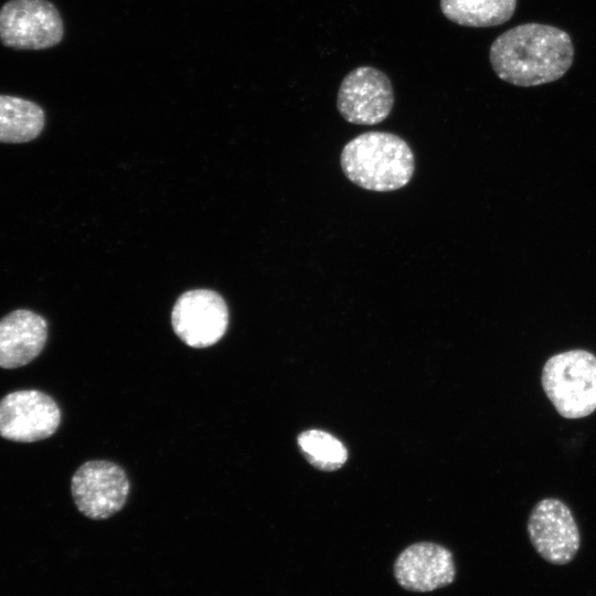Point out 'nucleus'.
Instances as JSON below:
<instances>
[{"label": "nucleus", "mask_w": 596, "mask_h": 596, "mask_svg": "<svg viewBox=\"0 0 596 596\" xmlns=\"http://www.w3.org/2000/svg\"><path fill=\"white\" fill-rule=\"evenodd\" d=\"M64 35L60 12L49 0H9L0 9V41L14 50H44Z\"/></svg>", "instance_id": "nucleus-4"}, {"label": "nucleus", "mask_w": 596, "mask_h": 596, "mask_svg": "<svg viewBox=\"0 0 596 596\" xmlns=\"http://www.w3.org/2000/svg\"><path fill=\"white\" fill-rule=\"evenodd\" d=\"M394 576L401 587L412 592H432L447 586L456 576L453 554L436 543H414L395 560Z\"/></svg>", "instance_id": "nucleus-10"}, {"label": "nucleus", "mask_w": 596, "mask_h": 596, "mask_svg": "<svg viewBox=\"0 0 596 596\" xmlns=\"http://www.w3.org/2000/svg\"><path fill=\"white\" fill-rule=\"evenodd\" d=\"M47 340V322L34 311L17 309L0 319V368L17 369L33 361Z\"/></svg>", "instance_id": "nucleus-11"}, {"label": "nucleus", "mask_w": 596, "mask_h": 596, "mask_svg": "<svg viewBox=\"0 0 596 596\" xmlns=\"http://www.w3.org/2000/svg\"><path fill=\"white\" fill-rule=\"evenodd\" d=\"M344 175L369 191L390 192L404 188L415 171L408 143L387 131H366L349 140L340 155Z\"/></svg>", "instance_id": "nucleus-2"}, {"label": "nucleus", "mask_w": 596, "mask_h": 596, "mask_svg": "<svg viewBox=\"0 0 596 596\" xmlns=\"http://www.w3.org/2000/svg\"><path fill=\"white\" fill-rule=\"evenodd\" d=\"M541 382L562 417L582 418L596 409V355L592 352L575 349L551 356Z\"/></svg>", "instance_id": "nucleus-3"}, {"label": "nucleus", "mask_w": 596, "mask_h": 596, "mask_svg": "<svg viewBox=\"0 0 596 596\" xmlns=\"http://www.w3.org/2000/svg\"><path fill=\"white\" fill-rule=\"evenodd\" d=\"M393 105L394 91L389 76L373 66L352 70L338 89V111L350 124H380L389 117Z\"/></svg>", "instance_id": "nucleus-6"}, {"label": "nucleus", "mask_w": 596, "mask_h": 596, "mask_svg": "<svg viewBox=\"0 0 596 596\" xmlns=\"http://www.w3.org/2000/svg\"><path fill=\"white\" fill-rule=\"evenodd\" d=\"M61 423V409L46 393L19 390L0 400V436L17 443L51 437Z\"/></svg>", "instance_id": "nucleus-7"}, {"label": "nucleus", "mask_w": 596, "mask_h": 596, "mask_svg": "<svg viewBox=\"0 0 596 596\" xmlns=\"http://www.w3.org/2000/svg\"><path fill=\"white\" fill-rule=\"evenodd\" d=\"M489 60L500 79L521 87L539 86L557 81L570 70L574 46L562 29L524 23L492 42Z\"/></svg>", "instance_id": "nucleus-1"}, {"label": "nucleus", "mask_w": 596, "mask_h": 596, "mask_svg": "<svg viewBox=\"0 0 596 596\" xmlns=\"http://www.w3.org/2000/svg\"><path fill=\"white\" fill-rule=\"evenodd\" d=\"M45 115L34 102L0 94V142H28L41 134Z\"/></svg>", "instance_id": "nucleus-12"}, {"label": "nucleus", "mask_w": 596, "mask_h": 596, "mask_svg": "<svg viewBox=\"0 0 596 596\" xmlns=\"http://www.w3.org/2000/svg\"><path fill=\"white\" fill-rule=\"evenodd\" d=\"M129 489L124 469L106 460L83 464L71 480L75 505L94 520L107 519L118 512L126 503Z\"/></svg>", "instance_id": "nucleus-5"}, {"label": "nucleus", "mask_w": 596, "mask_h": 596, "mask_svg": "<svg viewBox=\"0 0 596 596\" xmlns=\"http://www.w3.org/2000/svg\"><path fill=\"white\" fill-rule=\"evenodd\" d=\"M528 534L536 553L554 565L573 561L581 546V535L570 508L556 498H545L532 509Z\"/></svg>", "instance_id": "nucleus-8"}, {"label": "nucleus", "mask_w": 596, "mask_h": 596, "mask_svg": "<svg viewBox=\"0 0 596 596\" xmlns=\"http://www.w3.org/2000/svg\"><path fill=\"white\" fill-rule=\"evenodd\" d=\"M306 459L316 468L323 471H333L343 466L348 458L345 446L331 434L309 429L302 432L297 438Z\"/></svg>", "instance_id": "nucleus-14"}, {"label": "nucleus", "mask_w": 596, "mask_h": 596, "mask_svg": "<svg viewBox=\"0 0 596 596\" xmlns=\"http://www.w3.org/2000/svg\"><path fill=\"white\" fill-rule=\"evenodd\" d=\"M445 18L470 28L496 26L507 22L517 9V0H440Z\"/></svg>", "instance_id": "nucleus-13"}, {"label": "nucleus", "mask_w": 596, "mask_h": 596, "mask_svg": "<svg viewBox=\"0 0 596 596\" xmlns=\"http://www.w3.org/2000/svg\"><path fill=\"white\" fill-rule=\"evenodd\" d=\"M171 323L175 334L189 347L206 348L225 333L228 311L224 299L207 289L190 290L177 300Z\"/></svg>", "instance_id": "nucleus-9"}]
</instances>
